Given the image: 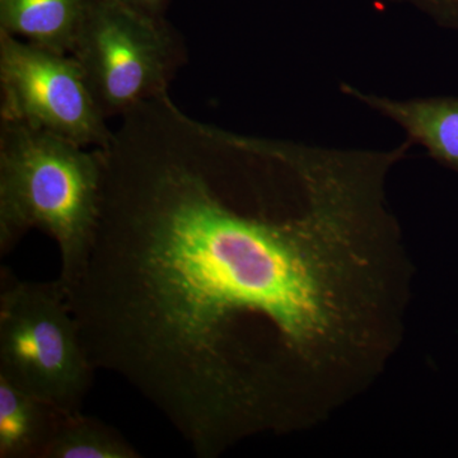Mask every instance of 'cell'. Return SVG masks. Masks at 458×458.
I'll list each match as a JSON object with an SVG mask.
<instances>
[{
  "label": "cell",
  "instance_id": "8",
  "mask_svg": "<svg viewBox=\"0 0 458 458\" xmlns=\"http://www.w3.org/2000/svg\"><path fill=\"white\" fill-rule=\"evenodd\" d=\"M65 414L0 376V458H42Z\"/></svg>",
  "mask_w": 458,
  "mask_h": 458
},
{
  "label": "cell",
  "instance_id": "10",
  "mask_svg": "<svg viewBox=\"0 0 458 458\" xmlns=\"http://www.w3.org/2000/svg\"><path fill=\"white\" fill-rule=\"evenodd\" d=\"M391 2L410 5L432 18L438 25L458 30V0H391Z\"/></svg>",
  "mask_w": 458,
  "mask_h": 458
},
{
  "label": "cell",
  "instance_id": "11",
  "mask_svg": "<svg viewBox=\"0 0 458 458\" xmlns=\"http://www.w3.org/2000/svg\"><path fill=\"white\" fill-rule=\"evenodd\" d=\"M123 4L150 17L165 18L170 0H120Z\"/></svg>",
  "mask_w": 458,
  "mask_h": 458
},
{
  "label": "cell",
  "instance_id": "3",
  "mask_svg": "<svg viewBox=\"0 0 458 458\" xmlns=\"http://www.w3.org/2000/svg\"><path fill=\"white\" fill-rule=\"evenodd\" d=\"M95 372L57 279L30 282L0 267V376L63 411L77 412Z\"/></svg>",
  "mask_w": 458,
  "mask_h": 458
},
{
  "label": "cell",
  "instance_id": "1",
  "mask_svg": "<svg viewBox=\"0 0 458 458\" xmlns=\"http://www.w3.org/2000/svg\"><path fill=\"white\" fill-rule=\"evenodd\" d=\"M101 150L72 312L96 370L125 379L199 458L311 427L381 375L412 274L387 198L408 143L241 134L165 93Z\"/></svg>",
  "mask_w": 458,
  "mask_h": 458
},
{
  "label": "cell",
  "instance_id": "4",
  "mask_svg": "<svg viewBox=\"0 0 458 458\" xmlns=\"http://www.w3.org/2000/svg\"><path fill=\"white\" fill-rule=\"evenodd\" d=\"M72 55L106 119L168 93L188 49L165 18L150 17L120 0H92Z\"/></svg>",
  "mask_w": 458,
  "mask_h": 458
},
{
  "label": "cell",
  "instance_id": "9",
  "mask_svg": "<svg viewBox=\"0 0 458 458\" xmlns=\"http://www.w3.org/2000/svg\"><path fill=\"white\" fill-rule=\"evenodd\" d=\"M140 452L98 418L66 412L42 458H140Z\"/></svg>",
  "mask_w": 458,
  "mask_h": 458
},
{
  "label": "cell",
  "instance_id": "6",
  "mask_svg": "<svg viewBox=\"0 0 458 458\" xmlns=\"http://www.w3.org/2000/svg\"><path fill=\"white\" fill-rule=\"evenodd\" d=\"M342 92L396 123L411 146H420L458 172V98H394L342 83Z\"/></svg>",
  "mask_w": 458,
  "mask_h": 458
},
{
  "label": "cell",
  "instance_id": "7",
  "mask_svg": "<svg viewBox=\"0 0 458 458\" xmlns=\"http://www.w3.org/2000/svg\"><path fill=\"white\" fill-rule=\"evenodd\" d=\"M92 0H0V31L72 54Z\"/></svg>",
  "mask_w": 458,
  "mask_h": 458
},
{
  "label": "cell",
  "instance_id": "5",
  "mask_svg": "<svg viewBox=\"0 0 458 458\" xmlns=\"http://www.w3.org/2000/svg\"><path fill=\"white\" fill-rule=\"evenodd\" d=\"M0 119L25 123L84 148H106L114 131L72 54L0 31Z\"/></svg>",
  "mask_w": 458,
  "mask_h": 458
},
{
  "label": "cell",
  "instance_id": "2",
  "mask_svg": "<svg viewBox=\"0 0 458 458\" xmlns=\"http://www.w3.org/2000/svg\"><path fill=\"white\" fill-rule=\"evenodd\" d=\"M101 148L87 150L25 123H0V255L31 229L60 250L57 282L65 292L89 258L102 190Z\"/></svg>",
  "mask_w": 458,
  "mask_h": 458
}]
</instances>
